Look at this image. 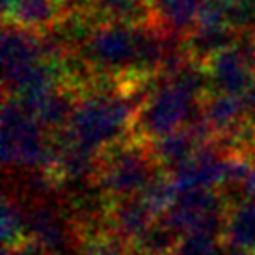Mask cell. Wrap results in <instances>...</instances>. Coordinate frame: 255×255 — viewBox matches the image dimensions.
Returning <instances> with one entry per match:
<instances>
[{"label":"cell","mask_w":255,"mask_h":255,"mask_svg":"<svg viewBox=\"0 0 255 255\" xmlns=\"http://www.w3.org/2000/svg\"><path fill=\"white\" fill-rule=\"evenodd\" d=\"M224 242L231 250L255 254V196L229 207Z\"/></svg>","instance_id":"7c38bea8"},{"label":"cell","mask_w":255,"mask_h":255,"mask_svg":"<svg viewBox=\"0 0 255 255\" xmlns=\"http://www.w3.org/2000/svg\"><path fill=\"white\" fill-rule=\"evenodd\" d=\"M28 241V227H26V211L17 199L9 194L2 198V242L4 250L21 246Z\"/></svg>","instance_id":"5bb4252c"},{"label":"cell","mask_w":255,"mask_h":255,"mask_svg":"<svg viewBox=\"0 0 255 255\" xmlns=\"http://www.w3.org/2000/svg\"><path fill=\"white\" fill-rule=\"evenodd\" d=\"M158 170L162 168L156 164L151 143L128 134L99 153L95 184L108 201H120L138 196Z\"/></svg>","instance_id":"6da1fadb"},{"label":"cell","mask_w":255,"mask_h":255,"mask_svg":"<svg viewBox=\"0 0 255 255\" xmlns=\"http://www.w3.org/2000/svg\"><path fill=\"white\" fill-rule=\"evenodd\" d=\"M203 4L205 0H151L153 24L186 37L198 26Z\"/></svg>","instance_id":"9c48e42d"},{"label":"cell","mask_w":255,"mask_h":255,"mask_svg":"<svg viewBox=\"0 0 255 255\" xmlns=\"http://www.w3.org/2000/svg\"><path fill=\"white\" fill-rule=\"evenodd\" d=\"M2 255H47V254H45V252L37 246L36 242L26 241L24 244H21V246H15V248L4 250V252H2Z\"/></svg>","instance_id":"e0dca14e"},{"label":"cell","mask_w":255,"mask_h":255,"mask_svg":"<svg viewBox=\"0 0 255 255\" xmlns=\"http://www.w3.org/2000/svg\"><path fill=\"white\" fill-rule=\"evenodd\" d=\"M13 2L15 0H2V13H6L7 9L13 6Z\"/></svg>","instance_id":"ffe728a7"},{"label":"cell","mask_w":255,"mask_h":255,"mask_svg":"<svg viewBox=\"0 0 255 255\" xmlns=\"http://www.w3.org/2000/svg\"><path fill=\"white\" fill-rule=\"evenodd\" d=\"M67 15L62 0H15L4 13V22L34 32H47L58 26Z\"/></svg>","instance_id":"ba28073f"},{"label":"cell","mask_w":255,"mask_h":255,"mask_svg":"<svg viewBox=\"0 0 255 255\" xmlns=\"http://www.w3.org/2000/svg\"><path fill=\"white\" fill-rule=\"evenodd\" d=\"M2 162L6 168L24 171L52 170L54 143L37 120L21 107L19 101L4 97L2 105Z\"/></svg>","instance_id":"7a4b0ae2"},{"label":"cell","mask_w":255,"mask_h":255,"mask_svg":"<svg viewBox=\"0 0 255 255\" xmlns=\"http://www.w3.org/2000/svg\"><path fill=\"white\" fill-rule=\"evenodd\" d=\"M239 34L229 26H196L184 37V49L192 62L205 65L218 52L233 47Z\"/></svg>","instance_id":"8fae6325"},{"label":"cell","mask_w":255,"mask_h":255,"mask_svg":"<svg viewBox=\"0 0 255 255\" xmlns=\"http://www.w3.org/2000/svg\"><path fill=\"white\" fill-rule=\"evenodd\" d=\"M67 13L69 11H90L93 0H62Z\"/></svg>","instance_id":"ac0fdd59"},{"label":"cell","mask_w":255,"mask_h":255,"mask_svg":"<svg viewBox=\"0 0 255 255\" xmlns=\"http://www.w3.org/2000/svg\"><path fill=\"white\" fill-rule=\"evenodd\" d=\"M199 112L213 138L229 134L248 118L244 99L226 93H209L199 103Z\"/></svg>","instance_id":"52a82bcc"},{"label":"cell","mask_w":255,"mask_h":255,"mask_svg":"<svg viewBox=\"0 0 255 255\" xmlns=\"http://www.w3.org/2000/svg\"><path fill=\"white\" fill-rule=\"evenodd\" d=\"M97 24L145 26L153 22L151 0H93L90 7Z\"/></svg>","instance_id":"30bf717a"},{"label":"cell","mask_w":255,"mask_h":255,"mask_svg":"<svg viewBox=\"0 0 255 255\" xmlns=\"http://www.w3.org/2000/svg\"><path fill=\"white\" fill-rule=\"evenodd\" d=\"M80 255H128V248L112 233L101 235L80 244Z\"/></svg>","instance_id":"2e32d148"},{"label":"cell","mask_w":255,"mask_h":255,"mask_svg":"<svg viewBox=\"0 0 255 255\" xmlns=\"http://www.w3.org/2000/svg\"><path fill=\"white\" fill-rule=\"evenodd\" d=\"M147 26L101 24L77 49L78 56L95 75H134Z\"/></svg>","instance_id":"3957f363"},{"label":"cell","mask_w":255,"mask_h":255,"mask_svg":"<svg viewBox=\"0 0 255 255\" xmlns=\"http://www.w3.org/2000/svg\"><path fill=\"white\" fill-rule=\"evenodd\" d=\"M226 255H255V254H252V252H239V250H233V252H229V254H226Z\"/></svg>","instance_id":"44dd1931"},{"label":"cell","mask_w":255,"mask_h":255,"mask_svg":"<svg viewBox=\"0 0 255 255\" xmlns=\"http://www.w3.org/2000/svg\"><path fill=\"white\" fill-rule=\"evenodd\" d=\"M49 64L41 32L4 22L2 28V84L4 97H13L39 65Z\"/></svg>","instance_id":"5b68a950"},{"label":"cell","mask_w":255,"mask_h":255,"mask_svg":"<svg viewBox=\"0 0 255 255\" xmlns=\"http://www.w3.org/2000/svg\"><path fill=\"white\" fill-rule=\"evenodd\" d=\"M246 192H248V196H255V164L250 171L248 181H246Z\"/></svg>","instance_id":"d6986e66"},{"label":"cell","mask_w":255,"mask_h":255,"mask_svg":"<svg viewBox=\"0 0 255 255\" xmlns=\"http://www.w3.org/2000/svg\"><path fill=\"white\" fill-rule=\"evenodd\" d=\"M107 220L110 233L128 246L138 241L158 218L151 213V209L140 196H134L120 201H110Z\"/></svg>","instance_id":"8992f818"},{"label":"cell","mask_w":255,"mask_h":255,"mask_svg":"<svg viewBox=\"0 0 255 255\" xmlns=\"http://www.w3.org/2000/svg\"><path fill=\"white\" fill-rule=\"evenodd\" d=\"M138 196L145 201V205L151 209V213L155 214L156 218H162L164 214L173 207L179 192L173 184L170 171L158 170L155 177L149 181V184Z\"/></svg>","instance_id":"4fadbf2b"},{"label":"cell","mask_w":255,"mask_h":255,"mask_svg":"<svg viewBox=\"0 0 255 255\" xmlns=\"http://www.w3.org/2000/svg\"><path fill=\"white\" fill-rule=\"evenodd\" d=\"M226 242L222 237L190 233L181 237L171 255H224Z\"/></svg>","instance_id":"9a60e30c"},{"label":"cell","mask_w":255,"mask_h":255,"mask_svg":"<svg viewBox=\"0 0 255 255\" xmlns=\"http://www.w3.org/2000/svg\"><path fill=\"white\" fill-rule=\"evenodd\" d=\"M199 103L166 78L156 80L153 92L142 103L130 134L143 142H155L186 127L199 112Z\"/></svg>","instance_id":"277c9868"}]
</instances>
